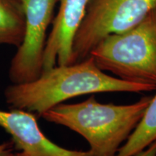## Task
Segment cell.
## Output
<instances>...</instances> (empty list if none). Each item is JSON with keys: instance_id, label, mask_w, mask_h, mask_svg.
Instances as JSON below:
<instances>
[{"instance_id": "cell-1", "label": "cell", "mask_w": 156, "mask_h": 156, "mask_svg": "<svg viewBox=\"0 0 156 156\" xmlns=\"http://www.w3.org/2000/svg\"><path fill=\"white\" fill-rule=\"evenodd\" d=\"M156 86L131 83L107 75L89 56L77 63L55 66L43 71L30 83L13 84L5 90L6 102L12 109L44 112L80 95L104 92H151Z\"/></svg>"}, {"instance_id": "cell-2", "label": "cell", "mask_w": 156, "mask_h": 156, "mask_svg": "<svg viewBox=\"0 0 156 156\" xmlns=\"http://www.w3.org/2000/svg\"><path fill=\"white\" fill-rule=\"evenodd\" d=\"M152 96L129 105L101 103L94 95L83 102L60 104L44 112L48 122L64 126L88 142L91 156H116L141 120Z\"/></svg>"}, {"instance_id": "cell-3", "label": "cell", "mask_w": 156, "mask_h": 156, "mask_svg": "<svg viewBox=\"0 0 156 156\" xmlns=\"http://www.w3.org/2000/svg\"><path fill=\"white\" fill-rule=\"evenodd\" d=\"M90 56L121 80L156 86V9L129 30L103 38Z\"/></svg>"}, {"instance_id": "cell-4", "label": "cell", "mask_w": 156, "mask_h": 156, "mask_svg": "<svg viewBox=\"0 0 156 156\" xmlns=\"http://www.w3.org/2000/svg\"><path fill=\"white\" fill-rule=\"evenodd\" d=\"M156 9V0H89L75 35L73 64L90 56L103 38L133 28Z\"/></svg>"}, {"instance_id": "cell-5", "label": "cell", "mask_w": 156, "mask_h": 156, "mask_svg": "<svg viewBox=\"0 0 156 156\" xmlns=\"http://www.w3.org/2000/svg\"><path fill=\"white\" fill-rule=\"evenodd\" d=\"M20 1L25 14V34L9 67V79L13 84L30 83L41 75L46 32L58 2V0Z\"/></svg>"}, {"instance_id": "cell-6", "label": "cell", "mask_w": 156, "mask_h": 156, "mask_svg": "<svg viewBox=\"0 0 156 156\" xmlns=\"http://www.w3.org/2000/svg\"><path fill=\"white\" fill-rule=\"evenodd\" d=\"M0 126L12 136L15 156H91L90 151H72L56 145L39 128L36 116L20 109L0 110Z\"/></svg>"}, {"instance_id": "cell-7", "label": "cell", "mask_w": 156, "mask_h": 156, "mask_svg": "<svg viewBox=\"0 0 156 156\" xmlns=\"http://www.w3.org/2000/svg\"><path fill=\"white\" fill-rule=\"evenodd\" d=\"M59 7L45 46L43 71L73 64L75 35L86 13L89 0H58ZM42 71V72H43Z\"/></svg>"}, {"instance_id": "cell-8", "label": "cell", "mask_w": 156, "mask_h": 156, "mask_svg": "<svg viewBox=\"0 0 156 156\" xmlns=\"http://www.w3.org/2000/svg\"><path fill=\"white\" fill-rule=\"evenodd\" d=\"M156 141V94L146 108L141 120L116 156H134Z\"/></svg>"}, {"instance_id": "cell-9", "label": "cell", "mask_w": 156, "mask_h": 156, "mask_svg": "<svg viewBox=\"0 0 156 156\" xmlns=\"http://www.w3.org/2000/svg\"><path fill=\"white\" fill-rule=\"evenodd\" d=\"M25 14L20 0H0V45L18 48L25 34Z\"/></svg>"}, {"instance_id": "cell-10", "label": "cell", "mask_w": 156, "mask_h": 156, "mask_svg": "<svg viewBox=\"0 0 156 156\" xmlns=\"http://www.w3.org/2000/svg\"><path fill=\"white\" fill-rule=\"evenodd\" d=\"M14 144L12 141L0 144V156H15Z\"/></svg>"}, {"instance_id": "cell-11", "label": "cell", "mask_w": 156, "mask_h": 156, "mask_svg": "<svg viewBox=\"0 0 156 156\" xmlns=\"http://www.w3.org/2000/svg\"><path fill=\"white\" fill-rule=\"evenodd\" d=\"M134 156H156V141Z\"/></svg>"}]
</instances>
